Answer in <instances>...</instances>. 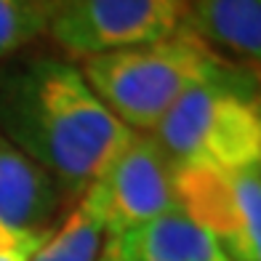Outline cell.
<instances>
[{"label":"cell","instance_id":"1","mask_svg":"<svg viewBox=\"0 0 261 261\" xmlns=\"http://www.w3.org/2000/svg\"><path fill=\"white\" fill-rule=\"evenodd\" d=\"M0 136L54 173L67 195H83L136 130L107 110L77 64L32 56L0 75Z\"/></svg>","mask_w":261,"mask_h":261},{"label":"cell","instance_id":"2","mask_svg":"<svg viewBox=\"0 0 261 261\" xmlns=\"http://www.w3.org/2000/svg\"><path fill=\"white\" fill-rule=\"evenodd\" d=\"M80 69L123 125L136 134H152L181 96L232 75L237 64L227 62L184 24L165 40L83 59Z\"/></svg>","mask_w":261,"mask_h":261},{"label":"cell","instance_id":"3","mask_svg":"<svg viewBox=\"0 0 261 261\" xmlns=\"http://www.w3.org/2000/svg\"><path fill=\"white\" fill-rule=\"evenodd\" d=\"M258 75L261 69L237 67L227 77L192 88L171 107L152 136L176 168L258 171Z\"/></svg>","mask_w":261,"mask_h":261},{"label":"cell","instance_id":"4","mask_svg":"<svg viewBox=\"0 0 261 261\" xmlns=\"http://www.w3.org/2000/svg\"><path fill=\"white\" fill-rule=\"evenodd\" d=\"M189 0H59L48 32L83 59L165 40L187 24Z\"/></svg>","mask_w":261,"mask_h":261},{"label":"cell","instance_id":"5","mask_svg":"<svg viewBox=\"0 0 261 261\" xmlns=\"http://www.w3.org/2000/svg\"><path fill=\"white\" fill-rule=\"evenodd\" d=\"M86 192L96 203L110 237L168 213H181L176 195V165L152 134H136Z\"/></svg>","mask_w":261,"mask_h":261},{"label":"cell","instance_id":"6","mask_svg":"<svg viewBox=\"0 0 261 261\" xmlns=\"http://www.w3.org/2000/svg\"><path fill=\"white\" fill-rule=\"evenodd\" d=\"M179 211L205 227L232 261H261V173L176 168Z\"/></svg>","mask_w":261,"mask_h":261},{"label":"cell","instance_id":"7","mask_svg":"<svg viewBox=\"0 0 261 261\" xmlns=\"http://www.w3.org/2000/svg\"><path fill=\"white\" fill-rule=\"evenodd\" d=\"M67 189L40 163L0 136V224L16 232L51 229Z\"/></svg>","mask_w":261,"mask_h":261},{"label":"cell","instance_id":"8","mask_svg":"<svg viewBox=\"0 0 261 261\" xmlns=\"http://www.w3.org/2000/svg\"><path fill=\"white\" fill-rule=\"evenodd\" d=\"M104 256L110 261H232L216 237L184 213H168L110 237Z\"/></svg>","mask_w":261,"mask_h":261},{"label":"cell","instance_id":"9","mask_svg":"<svg viewBox=\"0 0 261 261\" xmlns=\"http://www.w3.org/2000/svg\"><path fill=\"white\" fill-rule=\"evenodd\" d=\"M192 27L208 45L261 67V0H192Z\"/></svg>","mask_w":261,"mask_h":261},{"label":"cell","instance_id":"10","mask_svg":"<svg viewBox=\"0 0 261 261\" xmlns=\"http://www.w3.org/2000/svg\"><path fill=\"white\" fill-rule=\"evenodd\" d=\"M107 224L96 203L88 192H83L77 205L64 216L59 227L43 240L30 261H99L104 253Z\"/></svg>","mask_w":261,"mask_h":261},{"label":"cell","instance_id":"11","mask_svg":"<svg viewBox=\"0 0 261 261\" xmlns=\"http://www.w3.org/2000/svg\"><path fill=\"white\" fill-rule=\"evenodd\" d=\"M48 30V14L40 0H0V59L16 54Z\"/></svg>","mask_w":261,"mask_h":261},{"label":"cell","instance_id":"12","mask_svg":"<svg viewBox=\"0 0 261 261\" xmlns=\"http://www.w3.org/2000/svg\"><path fill=\"white\" fill-rule=\"evenodd\" d=\"M54 229V227H51ZM51 229H40V232H16V229H8L0 224V256L3 253H11V251H19L24 245H32V243H43L45 237L51 234Z\"/></svg>","mask_w":261,"mask_h":261},{"label":"cell","instance_id":"13","mask_svg":"<svg viewBox=\"0 0 261 261\" xmlns=\"http://www.w3.org/2000/svg\"><path fill=\"white\" fill-rule=\"evenodd\" d=\"M43 243H32V245H24V248H19V251H11V253H3L0 256V261H30L32 253L38 251Z\"/></svg>","mask_w":261,"mask_h":261},{"label":"cell","instance_id":"14","mask_svg":"<svg viewBox=\"0 0 261 261\" xmlns=\"http://www.w3.org/2000/svg\"><path fill=\"white\" fill-rule=\"evenodd\" d=\"M40 3H43V8H45V14H48V19H51V11L56 8V3H59V0H40Z\"/></svg>","mask_w":261,"mask_h":261},{"label":"cell","instance_id":"15","mask_svg":"<svg viewBox=\"0 0 261 261\" xmlns=\"http://www.w3.org/2000/svg\"><path fill=\"white\" fill-rule=\"evenodd\" d=\"M258 112H261V75H258ZM258 173H261V163H258Z\"/></svg>","mask_w":261,"mask_h":261},{"label":"cell","instance_id":"16","mask_svg":"<svg viewBox=\"0 0 261 261\" xmlns=\"http://www.w3.org/2000/svg\"><path fill=\"white\" fill-rule=\"evenodd\" d=\"M99 261H110V258H107V256H104V253H101V258H99Z\"/></svg>","mask_w":261,"mask_h":261}]
</instances>
